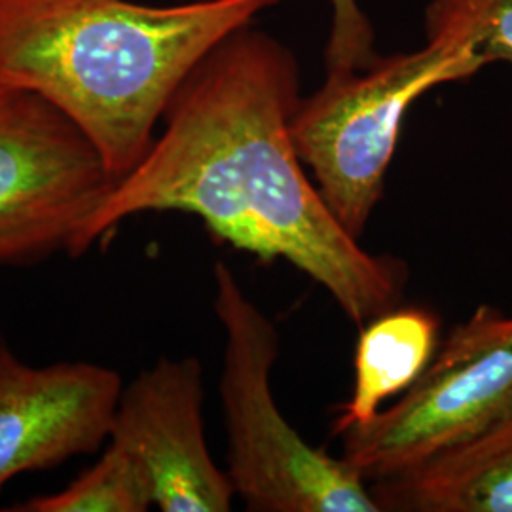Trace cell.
Returning <instances> with one entry per match:
<instances>
[{"label":"cell","mask_w":512,"mask_h":512,"mask_svg":"<svg viewBox=\"0 0 512 512\" xmlns=\"http://www.w3.org/2000/svg\"><path fill=\"white\" fill-rule=\"evenodd\" d=\"M114 183L71 118L0 78V266L71 255L80 228Z\"/></svg>","instance_id":"cell-6"},{"label":"cell","mask_w":512,"mask_h":512,"mask_svg":"<svg viewBox=\"0 0 512 512\" xmlns=\"http://www.w3.org/2000/svg\"><path fill=\"white\" fill-rule=\"evenodd\" d=\"M213 275V306L224 329L226 473L236 495L255 512H380L366 480L344 459L308 444L285 420L270 385L277 329L224 262L215 264Z\"/></svg>","instance_id":"cell-3"},{"label":"cell","mask_w":512,"mask_h":512,"mask_svg":"<svg viewBox=\"0 0 512 512\" xmlns=\"http://www.w3.org/2000/svg\"><path fill=\"white\" fill-rule=\"evenodd\" d=\"M439 319L423 308H393L363 327L355 353V385L340 406L334 435L372 420L382 403L414 384L439 348Z\"/></svg>","instance_id":"cell-10"},{"label":"cell","mask_w":512,"mask_h":512,"mask_svg":"<svg viewBox=\"0 0 512 512\" xmlns=\"http://www.w3.org/2000/svg\"><path fill=\"white\" fill-rule=\"evenodd\" d=\"M122 378L93 363H23L0 346V488L109 442Z\"/></svg>","instance_id":"cell-8"},{"label":"cell","mask_w":512,"mask_h":512,"mask_svg":"<svg viewBox=\"0 0 512 512\" xmlns=\"http://www.w3.org/2000/svg\"><path fill=\"white\" fill-rule=\"evenodd\" d=\"M486 59L456 38H425L420 50L380 57L366 69L327 74L302 97L294 147L332 215L355 239L384 196L404 116L425 93L475 76Z\"/></svg>","instance_id":"cell-4"},{"label":"cell","mask_w":512,"mask_h":512,"mask_svg":"<svg viewBox=\"0 0 512 512\" xmlns=\"http://www.w3.org/2000/svg\"><path fill=\"white\" fill-rule=\"evenodd\" d=\"M0 346H4V340H2V338H0Z\"/></svg>","instance_id":"cell-14"},{"label":"cell","mask_w":512,"mask_h":512,"mask_svg":"<svg viewBox=\"0 0 512 512\" xmlns=\"http://www.w3.org/2000/svg\"><path fill=\"white\" fill-rule=\"evenodd\" d=\"M300 99L298 59L285 42L255 23L224 38L173 95L162 133L112 184L69 256L131 217L177 211L238 251L293 264L361 329L397 308L403 264L365 251L306 175L291 135Z\"/></svg>","instance_id":"cell-1"},{"label":"cell","mask_w":512,"mask_h":512,"mask_svg":"<svg viewBox=\"0 0 512 512\" xmlns=\"http://www.w3.org/2000/svg\"><path fill=\"white\" fill-rule=\"evenodd\" d=\"M154 495L145 471L120 446L107 442L103 456L57 494L16 503L12 512H145Z\"/></svg>","instance_id":"cell-11"},{"label":"cell","mask_w":512,"mask_h":512,"mask_svg":"<svg viewBox=\"0 0 512 512\" xmlns=\"http://www.w3.org/2000/svg\"><path fill=\"white\" fill-rule=\"evenodd\" d=\"M423 25L425 38H456L486 63L512 65V0H431Z\"/></svg>","instance_id":"cell-12"},{"label":"cell","mask_w":512,"mask_h":512,"mask_svg":"<svg viewBox=\"0 0 512 512\" xmlns=\"http://www.w3.org/2000/svg\"><path fill=\"white\" fill-rule=\"evenodd\" d=\"M279 2L0 0V78L71 118L118 181L203 57Z\"/></svg>","instance_id":"cell-2"},{"label":"cell","mask_w":512,"mask_h":512,"mask_svg":"<svg viewBox=\"0 0 512 512\" xmlns=\"http://www.w3.org/2000/svg\"><path fill=\"white\" fill-rule=\"evenodd\" d=\"M330 35L325 52L327 74L353 73L370 67L374 50V27L357 0H329Z\"/></svg>","instance_id":"cell-13"},{"label":"cell","mask_w":512,"mask_h":512,"mask_svg":"<svg viewBox=\"0 0 512 512\" xmlns=\"http://www.w3.org/2000/svg\"><path fill=\"white\" fill-rule=\"evenodd\" d=\"M512 408V313L482 304L440 340L393 406L349 427L342 459L368 484L475 437Z\"/></svg>","instance_id":"cell-5"},{"label":"cell","mask_w":512,"mask_h":512,"mask_svg":"<svg viewBox=\"0 0 512 512\" xmlns=\"http://www.w3.org/2000/svg\"><path fill=\"white\" fill-rule=\"evenodd\" d=\"M109 442L141 465L160 511H232V480L207 450L196 357H162L141 370L122 389Z\"/></svg>","instance_id":"cell-7"},{"label":"cell","mask_w":512,"mask_h":512,"mask_svg":"<svg viewBox=\"0 0 512 512\" xmlns=\"http://www.w3.org/2000/svg\"><path fill=\"white\" fill-rule=\"evenodd\" d=\"M380 511L512 512V408L475 437L370 484Z\"/></svg>","instance_id":"cell-9"}]
</instances>
